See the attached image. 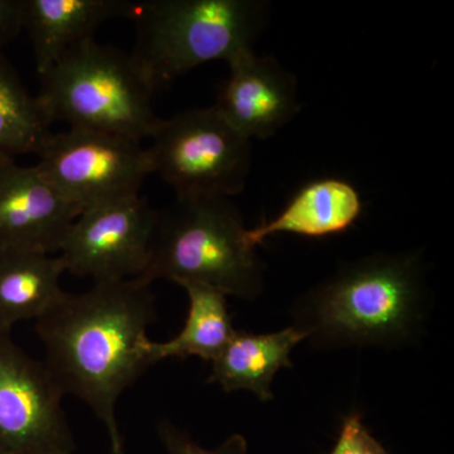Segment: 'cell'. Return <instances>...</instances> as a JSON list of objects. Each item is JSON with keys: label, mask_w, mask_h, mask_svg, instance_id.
<instances>
[{"label": "cell", "mask_w": 454, "mask_h": 454, "mask_svg": "<svg viewBox=\"0 0 454 454\" xmlns=\"http://www.w3.org/2000/svg\"><path fill=\"white\" fill-rule=\"evenodd\" d=\"M37 100L47 119L70 128L152 139L163 119L155 86L131 53L92 40L65 52L40 74Z\"/></svg>", "instance_id": "cell-4"}, {"label": "cell", "mask_w": 454, "mask_h": 454, "mask_svg": "<svg viewBox=\"0 0 454 454\" xmlns=\"http://www.w3.org/2000/svg\"><path fill=\"white\" fill-rule=\"evenodd\" d=\"M133 0H23V29L28 33L38 74L68 50L92 40L107 20L133 17Z\"/></svg>", "instance_id": "cell-12"}, {"label": "cell", "mask_w": 454, "mask_h": 454, "mask_svg": "<svg viewBox=\"0 0 454 454\" xmlns=\"http://www.w3.org/2000/svg\"><path fill=\"white\" fill-rule=\"evenodd\" d=\"M330 454H390L378 439L372 437L360 411L346 415L339 437Z\"/></svg>", "instance_id": "cell-19"}, {"label": "cell", "mask_w": 454, "mask_h": 454, "mask_svg": "<svg viewBox=\"0 0 454 454\" xmlns=\"http://www.w3.org/2000/svg\"><path fill=\"white\" fill-rule=\"evenodd\" d=\"M61 256L0 249V330L37 321L65 295Z\"/></svg>", "instance_id": "cell-15"}, {"label": "cell", "mask_w": 454, "mask_h": 454, "mask_svg": "<svg viewBox=\"0 0 454 454\" xmlns=\"http://www.w3.org/2000/svg\"><path fill=\"white\" fill-rule=\"evenodd\" d=\"M154 319L152 283L137 277L65 293L35 321L53 380L65 396H76L97 415L109 443L124 441L116 418L119 399L152 366L146 333Z\"/></svg>", "instance_id": "cell-1"}, {"label": "cell", "mask_w": 454, "mask_h": 454, "mask_svg": "<svg viewBox=\"0 0 454 454\" xmlns=\"http://www.w3.org/2000/svg\"><path fill=\"white\" fill-rule=\"evenodd\" d=\"M23 31V0H0V52Z\"/></svg>", "instance_id": "cell-20"}, {"label": "cell", "mask_w": 454, "mask_h": 454, "mask_svg": "<svg viewBox=\"0 0 454 454\" xmlns=\"http://www.w3.org/2000/svg\"><path fill=\"white\" fill-rule=\"evenodd\" d=\"M110 444L109 454H128L127 448H125L124 441L116 442V443Z\"/></svg>", "instance_id": "cell-21"}, {"label": "cell", "mask_w": 454, "mask_h": 454, "mask_svg": "<svg viewBox=\"0 0 454 454\" xmlns=\"http://www.w3.org/2000/svg\"><path fill=\"white\" fill-rule=\"evenodd\" d=\"M267 11L258 0L136 2L131 55L157 89L199 66L252 51Z\"/></svg>", "instance_id": "cell-5"}, {"label": "cell", "mask_w": 454, "mask_h": 454, "mask_svg": "<svg viewBox=\"0 0 454 454\" xmlns=\"http://www.w3.org/2000/svg\"><path fill=\"white\" fill-rule=\"evenodd\" d=\"M157 210L139 195L83 210L59 250L66 271L94 283L145 273Z\"/></svg>", "instance_id": "cell-9"}, {"label": "cell", "mask_w": 454, "mask_h": 454, "mask_svg": "<svg viewBox=\"0 0 454 454\" xmlns=\"http://www.w3.org/2000/svg\"><path fill=\"white\" fill-rule=\"evenodd\" d=\"M217 97V112L245 138L268 139L300 112L297 79L274 57L236 56Z\"/></svg>", "instance_id": "cell-11"}, {"label": "cell", "mask_w": 454, "mask_h": 454, "mask_svg": "<svg viewBox=\"0 0 454 454\" xmlns=\"http://www.w3.org/2000/svg\"><path fill=\"white\" fill-rule=\"evenodd\" d=\"M304 340V334L292 325L270 333L235 330L212 361L207 382L219 385L225 393L247 391L260 402H270L274 378L280 370L291 369L293 349Z\"/></svg>", "instance_id": "cell-14"}, {"label": "cell", "mask_w": 454, "mask_h": 454, "mask_svg": "<svg viewBox=\"0 0 454 454\" xmlns=\"http://www.w3.org/2000/svg\"><path fill=\"white\" fill-rule=\"evenodd\" d=\"M181 286L190 301L186 322L181 333L172 340H148L146 356L152 366L169 358L199 357L212 363L235 333L226 294L200 284H182Z\"/></svg>", "instance_id": "cell-16"}, {"label": "cell", "mask_w": 454, "mask_h": 454, "mask_svg": "<svg viewBox=\"0 0 454 454\" xmlns=\"http://www.w3.org/2000/svg\"><path fill=\"white\" fill-rule=\"evenodd\" d=\"M158 435L167 454H249L247 441L241 434L230 435L220 446L205 448L175 424L162 420L158 426Z\"/></svg>", "instance_id": "cell-18"}, {"label": "cell", "mask_w": 454, "mask_h": 454, "mask_svg": "<svg viewBox=\"0 0 454 454\" xmlns=\"http://www.w3.org/2000/svg\"><path fill=\"white\" fill-rule=\"evenodd\" d=\"M80 214L37 166L0 154V249L55 255Z\"/></svg>", "instance_id": "cell-10"}, {"label": "cell", "mask_w": 454, "mask_h": 454, "mask_svg": "<svg viewBox=\"0 0 454 454\" xmlns=\"http://www.w3.org/2000/svg\"><path fill=\"white\" fill-rule=\"evenodd\" d=\"M37 155L42 175L82 212L139 195L153 173L140 140L106 131L51 133Z\"/></svg>", "instance_id": "cell-7"}, {"label": "cell", "mask_w": 454, "mask_h": 454, "mask_svg": "<svg viewBox=\"0 0 454 454\" xmlns=\"http://www.w3.org/2000/svg\"><path fill=\"white\" fill-rule=\"evenodd\" d=\"M64 396L43 361L0 330V454H74Z\"/></svg>", "instance_id": "cell-8"}, {"label": "cell", "mask_w": 454, "mask_h": 454, "mask_svg": "<svg viewBox=\"0 0 454 454\" xmlns=\"http://www.w3.org/2000/svg\"><path fill=\"white\" fill-rule=\"evenodd\" d=\"M429 291L417 254H373L345 262L291 309L292 325L319 349H399L420 340Z\"/></svg>", "instance_id": "cell-2"}, {"label": "cell", "mask_w": 454, "mask_h": 454, "mask_svg": "<svg viewBox=\"0 0 454 454\" xmlns=\"http://www.w3.org/2000/svg\"><path fill=\"white\" fill-rule=\"evenodd\" d=\"M363 211L360 192L346 179H313L292 196L274 219L247 229V241L256 249L277 234L312 239L343 234L356 225Z\"/></svg>", "instance_id": "cell-13"}, {"label": "cell", "mask_w": 454, "mask_h": 454, "mask_svg": "<svg viewBox=\"0 0 454 454\" xmlns=\"http://www.w3.org/2000/svg\"><path fill=\"white\" fill-rule=\"evenodd\" d=\"M51 121L13 66L0 52V154L35 153L50 136Z\"/></svg>", "instance_id": "cell-17"}, {"label": "cell", "mask_w": 454, "mask_h": 454, "mask_svg": "<svg viewBox=\"0 0 454 454\" xmlns=\"http://www.w3.org/2000/svg\"><path fill=\"white\" fill-rule=\"evenodd\" d=\"M146 153L153 173L177 197L229 199L243 192L252 148L250 139L210 106L163 119Z\"/></svg>", "instance_id": "cell-6"}, {"label": "cell", "mask_w": 454, "mask_h": 454, "mask_svg": "<svg viewBox=\"0 0 454 454\" xmlns=\"http://www.w3.org/2000/svg\"><path fill=\"white\" fill-rule=\"evenodd\" d=\"M146 282L210 286L243 301L259 297L262 265L247 241V227L226 197H176L157 210Z\"/></svg>", "instance_id": "cell-3"}]
</instances>
